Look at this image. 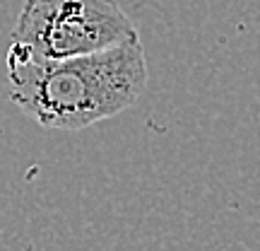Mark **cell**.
<instances>
[{
    "instance_id": "1",
    "label": "cell",
    "mask_w": 260,
    "mask_h": 251,
    "mask_svg": "<svg viewBox=\"0 0 260 251\" xmlns=\"http://www.w3.org/2000/svg\"><path fill=\"white\" fill-rule=\"evenodd\" d=\"M147 85L140 37L96 53L29 58L8 51L10 99L46 128L82 130L130 109Z\"/></svg>"
},
{
    "instance_id": "2",
    "label": "cell",
    "mask_w": 260,
    "mask_h": 251,
    "mask_svg": "<svg viewBox=\"0 0 260 251\" xmlns=\"http://www.w3.org/2000/svg\"><path fill=\"white\" fill-rule=\"evenodd\" d=\"M135 37L138 29L116 0H24L10 51L29 58H73Z\"/></svg>"
}]
</instances>
